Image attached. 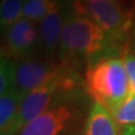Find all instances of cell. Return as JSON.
<instances>
[{
	"mask_svg": "<svg viewBox=\"0 0 135 135\" xmlns=\"http://www.w3.org/2000/svg\"><path fill=\"white\" fill-rule=\"evenodd\" d=\"M38 40L36 23L23 17L5 31V51L1 53L16 61L24 60L31 56Z\"/></svg>",
	"mask_w": 135,
	"mask_h": 135,
	"instance_id": "obj_7",
	"label": "cell"
},
{
	"mask_svg": "<svg viewBox=\"0 0 135 135\" xmlns=\"http://www.w3.org/2000/svg\"><path fill=\"white\" fill-rule=\"evenodd\" d=\"M23 97L15 89L0 97V135H16Z\"/></svg>",
	"mask_w": 135,
	"mask_h": 135,
	"instance_id": "obj_9",
	"label": "cell"
},
{
	"mask_svg": "<svg viewBox=\"0 0 135 135\" xmlns=\"http://www.w3.org/2000/svg\"><path fill=\"white\" fill-rule=\"evenodd\" d=\"M75 88V79L72 71L59 75L52 81L28 92L23 98L17 120V134L29 122L47 110L60 95L72 91Z\"/></svg>",
	"mask_w": 135,
	"mask_h": 135,
	"instance_id": "obj_4",
	"label": "cell"
},
{
	"mask_svg": "<svg viewBox=\"0 0 135 135\" xmlns=\"http://www.w3.org/2000/svg\"><path fill=\"white\" fill-rule=\"evenodd\" d=\"M71 92L59 96L47 110L24 126L18 135H68L81 114Z\"/></svg>",
	"mask_w": 135,
	"mask_h": 135,
	"instance_id": "obj_3",
	"label": "cell"
},
{
	"mask_svg": "<svg viewBox=\"0 0 135 135\" xmlns=\"http://www.w3.org/2000/svg\"><path fill=\"white\" fill-rule=\"evenodd\" d=\"M120 135H135V126H128L122 129Z\"/></svg>",
	"mask_w": 135,
	"mask_h": 135,
	"instance_id": "obj_16",
	"label": "cell"
},
{
	"mask_svg": "<svg viewBox=\"0 0 135 135\" xmlns=\"http://www.w3.org/2000/svg\"><path fill=\"white\" fill-rule=\"evenodd\" d=\"M114 42L84 8L81 0H74L72 10L65 15L59 54L60 61L70 65L75 59H103Z\"/></svg>",
	"mask_w": 135,
	"mask_h": 135,
	"instance_id": "obj_1",
	"label": "cell"
},
{
	"mask_svg": "<svg viewBox=\"0 0 135 135\" xmlns=\"http://www.w3.org/2000/svg\"><path fill=\"white\" fill-rule=\"evenodd\" d=\"M68 71H72V69L62 61L34 59L23 60L17 64L15 90L24 98L28 92L52 81Z\"/></svg>",
	"mask_w": 135,
	"mask_h": 135,
	"instance_id": "obj_5",
	"label": "cell"
},
{
	"mask_svg": "<svg viewBox=\"0 0 135 135\" xmlns=\"http://www.w3.org/2000/svg\"><path fill=\"white\" fill-rule=\"evenodd\" d=\"M112 114L101 105L94 103L84 125V135H120Z\"/></svg>",
	"mask_w": 135,
	"mask_h": 135,
	"instance_id": "obj_10",
	"label": "cell"
},
{
	"mask_svg": "<svg viewBox=\"0 0 135 135\" xmlns=\"http://www.w3.org/2000/svg\"><path fill=\"white\" fill-rule=\"evenodd\" d=\"M92 19L106 32L113 42L124 38L129 28V17L117 0H81Z\"/></svg>",
	"mask_w": 135,
	"mask_h": 135,
	"instance_id": "obj_6",
	"label": "cell"
},
{
	"mask_svg": "<svg viewBox=\"0 0 135 135\" xmlns=\"http://www.w3.org/2000/svg\"><path fill=\"white\" fill-rule=\"evenodd\" d=\"M26 0H1L0 2V26L6 31L20 18Z\"/></svg>",
	"mask_w": 135,
	"mask_h": 135,
	"instance_id": "obj_11",
	"label": "cell"
},
{
	"mask_svg": "<svg viewBox=\"0 0 135 135\" xmlns=\"http://www.w3.org/2000/svg\"><path fill=\"white\" fill-rule=\"evenodd\" d=\"M17 64H18V61L1 53V61H0V96L15 89Z\"/></svg>",
	"mask_w": 135,
	"mask_h": 135,
	"instance_id": "obj_12",
	"label": "cell"
},
{
	"mask_svg": "<svg viewBox=\"0 0 135 135\" xmlns=\"http://www.w3.org/2000/svg\"><path fill=\"white\" fill-rule=\"evenodd\" d=\"M84 89L109 113L117 109L129 95L128 79L122 59L107 56L91 62L84 72Z\"/></svg>",
	"mask_w": 135,
	"mask_h": 135,
	"instance_id": "obj_2",
	"label": "cell"
},
{
	"mask_svg": "<svg viewBox=\"0 0 135 135\" xmlns=\"http://www.w3.org/2000/svg\"><path fill=\"white\" fill-rule=\"evenodd\" d=\"M112 116L122 129L135 126V96H128L124 103L112 113Z\"/></svg>",
	"mask_w": 135,
	"mask_h": 135,
	"instance_id": "obj_14",
	"label": "cell"
},
{
	"mask_svg": "<svg viewBox=\"0 0 135 135\" xmlns=\"http://www.w3.org/2000/svg\"><path fill=\"white\" fill-rule=\"evenodd\" d=\"M59 0H26L23 9V17L34 23L41 22Z\"/></svg>",
	"mask_w": 135,
	"mask_h": 135,
	"instance_id": "obj_13",
	"label": "cell"
},
{
	"mask_svg": "<svg viewBox=\"0 0 135 135\" xmlns=\"http://www.w3.org/2000/svg\"><path fill=\"white\" fill-rule=\"evenodd\" d=\"M122 61L124 63L126 74L128 79V86H129V95L135 96V51L126 49L123 51L122 55Z\"/></svg>",
	"mask_w": 135,
	"mask_h": 135,
	"instance_id": "obj_15",
	"label": "cell"
},
{
	"mask_svg": "<svg viewBox=\"0 0 135 135\" xmlns=\"http://www.w3.org/2000/svg\"><path fill=\"white\" fill-rule=\"evenodd\" d=\"M64 20L65 14L63 11L62 5L60 1H56L49 14L40 22V42L49 55H52L60 46Z\"/></svg>",
	"mask_w": 135,
	"mask_h": 135,
	"instance_id": "obj_8",
	"label": "cell"
}]
</instances>
